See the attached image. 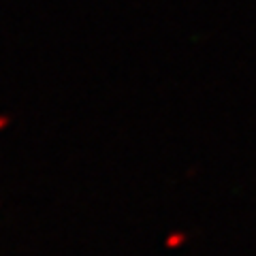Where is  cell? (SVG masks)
<instances>
[{"instance_id":"6da1fadb","label":"cell","mask_w":256,"mask_h":256,"mask_svg":"<svg viewBox=\"0 0 256 256\" xmlns=\"http://www.w3.org/2000/svg\"><path fill=\"white\" fill-rule=\"evenodd\" d=\"M6 124H9V118H4V116H2V118H0V128H4Z\"/></svg>"}]
</instances>
